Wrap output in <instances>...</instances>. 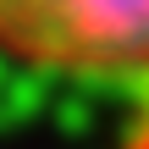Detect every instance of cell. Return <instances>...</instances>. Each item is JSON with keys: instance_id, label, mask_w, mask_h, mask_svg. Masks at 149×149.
<instances>
[{"instance_id": "6da1fadb", "label": "cell", "mask_w": 149, "mask_h": 149, "mask_svg": "<svg viewBox=\"0 0 149 149\" xmlns=\"http://www.w3.org/2000/svg\"><path fill=\"white\" fill-rule=\"evenodd\" d=\"M0 55L77 77H149V0H0Z\"/></svg>"}, {"instance_id": "7a4b0ae2", "label": "cell", "mask_w": 149, "mask_h": 149, "mask_svg": "<svg viewBox=\"0 0 149 149\" xmlns=\"http://www.w3.org/2000/svg\"><path fill=\"white\" fill-rule=\"evenodd\" d=\"M127 149H149V111H144V122H138V133H133V144Z\"/></svg>"}]
</instances>
